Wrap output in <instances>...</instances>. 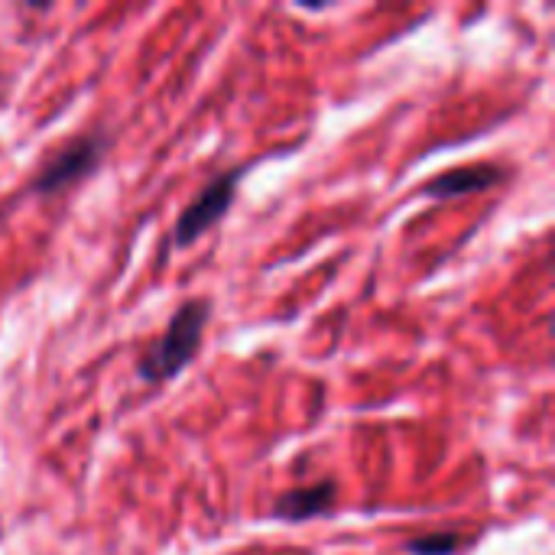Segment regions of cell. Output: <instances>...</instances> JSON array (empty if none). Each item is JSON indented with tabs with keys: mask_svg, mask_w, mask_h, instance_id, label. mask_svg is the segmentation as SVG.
Instances as JSON below:
<instances>
[{
	"mask_svg": "<svg viewBox=\"0 0 555 555\" xmlns=\"http://www.w3.org/2000/svg\"><path fill=\"white\" fill-rule=\"evenodd\" d=\"M211 319V302L208 299H189L176 309V315L169 319L166 332L146 345V351L137 358V374L143 384H166L172 377H179L192 358L202 348V335L205 325Z\"/></svg>",
	"mask_w": 555,
	"mask_h": 555,
	"instance_id": "cell-1",
	"label": "cell"
},
{
	"mask_svg": "<svg viewBox=\"0 0 555 555\" xmlns=\"http://www.w3.org/2000/svg\"><path fill=\"white\" fill-rule=\"evenodd\" d=\"M104 150H107L104 133H78V137H72L33 176V192L36 195H59V192L78 185L85 176H91L101 166Z\"/></svg>",
	"mask_w": 555,
	"mask_h": 555,
	"instance_id": "cell-2",
	"label": "cell"
},
{
	"mask_svg": "<svg viewBox=\"0 0 555 555\" xmlns=\"http://www.w3.org/2000/svg\"><path fill=\"white\" fill-rule=\"evenodd\" d=\"M241 176H244V166H234V169H228V172H218L185 208H182V215H179V221H176V228H172V244L176 247H189V244H195L208 228H215L224 215H228V208L234 205V198H237V182H241Z\"/></svg>",
	"mask_w": 555,
	"mask_h": 555,
	"instance_id": "cell-3",
	"label": "cell"
},
{
	"mask_svg": "<svg viewBox=\"0 0 555 555\" xmlns=\"http://www.w3.org/2000/svg\"><path fill=\"white\" fill-rule=\"evenodd\" d=\"M335 498H338V485L332 478L312 481V485H302V488L280 494V501L273 504V517L283 524H306L312 517L328 514L335 507Z\"/></svg>",
	"mask_w": 555,
	"mask_h": 555,
	"instance_id": "cell-5",
	"label": "cell"
},
{
	"mask_svg": "<svg viewBox=\"0 0 555 555\" xmlns=\"http://www.w3.org/2000/svg\"><path fill=\"white\" fill-rule=\"evenodd\" d=\"M501 179H504V169L498 163H472V166L439 172L436 179L426 182L423 195L433 198V202H449V198H462V195H472V192L494 189Z\"/></svg>",
	"mask_w": 555,
	"mask_h": 555,
	"instance_id": "cell-4",
	"label": "cell"
},
{
	"mask_svg": "<svg viewBox=\"0 0 555 555\" xmlns=\"http://www.w3.org/2000/svg\"><path fill=\"white\" fill-rule=\"evenodd\" d=\"M459 550H462L459 533H429V537H416L406 543L410 555H455Z\"/></svg>",
	"mask_w": 555,
	"mask_h": 555,
	"instance_id": "cell-6",
	"label": "cell"
}]
</instances>
